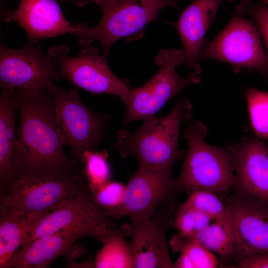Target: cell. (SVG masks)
Returning a JSON list of instances; mask_svg holds the SVG:
<instances>
[{"label":"cell","instance_id":"cell-15","mask_svg":"<svg viewBox=\"0 0 268 268\" xmlns=\"http://www.w3.org/2000/svg\"><path fill=\"white\" fill-rule=\"evenodd\" d=\"M3 17L24 29L31 44L76 31V25L70 24L56 0H20L16 9L4 11Z\"/></svg>","mask_w":268,"mask_h":268},{"label":"cell","instance_id":"cell-5","mask_svg":"<svg viewBox=\"0 0 268 268\" xmlns=\"http://www.w3.org/2000/svg\"><path fill=\"white\" fill-rule=\"evenodd\" d=\"M167 6L178 7V0H108L101 9L98 23L89 28L84 24L76 25L72 35L79 44L87 46L94 40L103 50L107 59L112 46L121 38L138 32L148 23L157 19L160 10Z\"/></svg>","mask_w":268,"mask_h":268},{"label":"cell","instance_id":"cell-18","mask_svg":"<svg viewBox=\"0 0 268 268\" xmlns=\"http://www.w3.org/2000/svg\"><path fill=\"white\" fill-rule=\"evenodd\" d=\"M80 236L60 231L39 238L22 248L14 257L10 268H46L62 256L69 266L76 265L74 259L81 255V246L74 245Z\"/></svg>","mask_w":268,"mask_h":268},{"label":"cell","instance_id":"cell-23","mask_svg":"<svg viewBox=\"0 0 268 268\" xmlns=\"http://www.w3.org/2000/svg\"><path fill=\"white\" fill-rule=\"evenodd\" d=\"M216 194L208 191L196 190L190 194L183 204L205 213L213 220L221 222L233 230L229 209Z\"/></svg>","mask_w":268,"mask_h":268},{"label":"cell","instance_id":"cell-11","mask_svg":"<svg viewBox=\"0 0 268 268\" xmlns=\"http://www.w3.org/2000/svg\"><path fill=\"white\" fill-rule=\"evenodd\" d=\"M65 44L51 48L47 55L57 67L61 76L76 88L96 94L125 96L131 90L124 81L109 68L106 59L99 56L98 51L86 47L76 57L70 56Z\"/></svg>","mask_w":268,"mask_h":268},{"label":"cell","instance_id":"cell-26","mask_svg":"<svg viewBox=\"0 0 268 268\" xmlns=\"http://www.w3.org/2000/svg\"><path fill=\"white\" fill-rule=\"evenodd\" d=\"M173 249L185 253L191 259L195 268L221 267L218 259L213 252L197 241L175 235L171 241Z\"/></svg>","mask_w":268,"mask_h":268},{"label":"cell","instance_id":"cell-28","mask_svg":"<svg viewBox=\"0 0 268 268\" xmlns=\"http://www.w3.org/2000/svg\"><path fill=\"white\" fill-rule=\"evenodd\" d=\"M126 187L121 183L109 181L90 193L95 202L112 217L123 203Z\"/></svg>","mask_w":268,"mask_h":268},{"label":"cell","instance_id":"cell-32","mask_svg":"<svg viewBox=\"0 0 268 268\" xmlns=\"http://www.w3.org/2000/svg\"><path fill=\"white\" fill-rule=\"evenodd\" d=\"M67 2H70V1H73L75 2L77 4H79L80 3V4H82L81 0H65ZM92 1H93L97 3L99 6L100 7V9L103 8L107 3L108 0H90Z\"/></svg>","mask_w":268,"mask_h":268},{"label":"cell","instance_id":"cell-33","mask_svg":"<svg viewBox=\"0 0 268 268\" xmlns=\"http://www.w3.org/2000/svg\"><path fill=\"white\" fill-rule=\"evenodd\" d=\"M266 79L267 82L268 83V71L263 75Z\"/></svg>","mask_w":268,"mask_h":268},{"label":"cell","instance_id":"cell-24","mask_svg":"<svg viewBox=\"0 0 268 268\" xmlns=\"http://www.w3.org/2000/svg\"><path fill=\"white\" fill-rule=\"evenodd\" d=\"M245 96L255 135L268 140V91L250 88L245 91Z\"/></svg>","mask_w":268,"mask_h":268},{"label":"cell","instance_id":"cell-1","mask_svg":"<svg viewBox=\"0 0 268 268\" xmlns=\"http://www.w3.org/2000/svg\"><path fill=\"white\" fill-rule=\"evenodd\" d=\"M19 123L13 163L16 180L77 173L56 124L53 97L46 88H19Z\"/></svg>","mask_w":268,"mask_h":268},{"label":"cell","instance_id":"cell-9","mask_svg":"<svg viewBox=\"0 0 268 268\" xmlns=\"http://www.w3.org/2000/svg\"><path fill=\"white\" fill-rule=\"evenodd\" d=\"M114 220L95 202L90 191L84 186L65 204L37 223L23 247L39 238L60 231H68L81 237H94L102 242L113 228Z\"/></svg>","mask_w":268,"mask_h":268},{"label":"cell","instance_id":"cell-10","mask_svg":"<svg viewBox=\"0 0 268 268\" xmlns=\"http://www.w3.org/2000/svg\"><path fill=\"white\" fill-rule=\"evenodd\" d=\"M175 163L139 166L126 187L123 203L112 216L131 220L153 218L155 210L176 196L179 190L172 177Z\"/></svg>","mask_w":268,"mask_h":268},{"label":"cell","instance_id":"cell-22","mask_svg":"<svg viewBox=\"0 0 268 268\" xmlns=\"http://www.w3.org/2000/svg\"><path fill=\"white\" fill-rule=\"evenodd\" d=\"M189 239L200 243L224 261L229 260L235 252L236 240L233 229L217 221Z\"/></svg>","mask_w":268,"mask_h":268},{"label":"cell","instance_id":"cell-8","mask_svg":"<svg viewBox=\"0 0 268 268\" xmlns=\"http://www.w3.org/2000/svg\"><path fill=\"white\" fill-rule=\"evenodd\" d=\"M204 44L201 60L225 62L236 72L246 69L264 75L268 71V57L253 21L234 16L213 40Z\"/></svg>","mask_w":268,"mask_h":268},{"label":"cell","instance_id":"cell-2","mask_svg":"<svg viewBox=\"0 0 268 268\" xmlns=\"http://www.w3.org/2000/svg\"><path fill=\"white\" fill-rule=\"evenodd\" d=\"M193 108L189 100L181 99L165 117L144 119L135 132L118 131L114 146L122 157H136L139 166L175 163L184 155L178 145L181 125L191 119Z\"/></svg>","mask_w":268,"mask_h":268},{"label":"cell","instance_id":"cell-20","mask_svg":"<svg viewBox=\"0 0 268 268\" xmlns=\"http://www.w3.org/2000/svg\"><path fill=\"white\" fill-rule=\"evenodd\" d=\"M24 222L18 215L0 206V268H9L13 260L28 239Z\"/></svg>","mask_w":268,"mask_h":268},{"label":"cell","instance_id":"cell-31","mask_svg":"<svg viewBox=\"0 0 268 268\" xmlns=\"http://www.w3.org/2000/svg\"><path fill=\"white\" fill-rule=\"evenodd\" d=\"M181 252L180 255L173 264L174 268H195L188 256L184 252Z\"/></svg>","mask_w":268,"mask_h":268},{"label":"cell","instance_id":"cell-27","mask_svg":"<svg viewBox=\"0 0 268 268\" xmlns=\"http://www.w3.org/2000/svg\"><path fill=\"white\" fill-rule=\"evenodd\" d=\"M212 220L205 213L182 204L178 210L173 226L178 231L180 236L191 238Z\"/></svg>","mask_w":268,"mask_h":268},{"label":"cell","instance_id":"cell-25","mask_svg":"<svg viewBox=\"0 0 268 268\" xmlns=\"http://www.w3.org/2000/svg\"><path fill=\"white\" fill-rule=\"evenodd\" d=\"M108 158L106 149L100 152L88 151L84 154L82 161L84 164L83 173L90 192L110 181L111 169Z\"/></svg>","mask_w":268,"mask_h":268},{"label":"cell","instance_id":"cell-6","mask_svg":"<svg viewBox=\"0 0 268 268\" xmlns=\"http://www.w3.org/2000/svg\"><path fill=\"white\" fill-rule=\"evenodd\" d=\"M46 88L53 97L54 119L65 145L72 161L82 163L84 154L95 150L101 141L108 117L86 106L76 87L66 91L52 82Z\"/></svg>","mask_w":268,"mask_h":268},{"label":"cell","instance_id":"cell-34","mask_svg":"<svg viewBox=\"0 0 268 268\" xmlns=\"http://www.w3.org/2000/svg\"><path fill=\"white\" fill-rule=\"evenodd\" d=\"M268 6V0H262Z\"/></svg>","mask_w":268,"mask_h":268},{"label":"cell","instance_id":"cell-14","mask_svg":"<svg viewBox=\"0 0 268 268\" xmlns=\"http://www.w3.org/2000/svg\"><path fill=\"white\" fill-rule=\"evenodd\" d=\"M224 202L231 214L235 252L238 253L240 260L268 252V204L237 193Z\"/></svg>","mask_w":268,"mask_h":268},{"label":"cell","instance_id":"cell-16","mask_svg":"<svg viewBox=\"0 0 268 268\" xmlns=\"http://www.w3.org/2000/svg\"><path fill=\"white\" fill-rule=\"evenodd\" d=\"M156 218L132 220L129 244L134 268H174L166 241L168 221L162 205Z\"/></svg>","mask_w":268,"mask_h":268},{"label":"cell","instance_id":"cell-17","mask_svg":"<svg viewBox=\"0 0 268 268\" xmlns=\"http://www.w3.org/2000/svg\"><path fill=\"white\" fill-rule=\"evenodd\" d=\"M233 0H194L174 23L183 45L184 64L200 74L204 36L221 3Z\"/></svg>","mask_w":268,"mask_h":268},{"label":"cell","instance_id":"cell-29","mask_svg":"<svg viewBox=\"0 0 268 268\" xmlns=\"http://www.w3.org/2000/svg\"><path fill=\"white\" fill-rule=\"evenodd\" d=\"M236 12L238 16H249L253 19L260 31L268 57V6L262 0H241Z\"/></svg>","mask_w":268,"mask_h":268},{"label":"cell","instance_id":"cell-4","mask_svg":"<svg viewBox=\"0 0 268 268\" xmlns=\"http://www.w3.org/2000/svg\"><path fill=\"white\" fill-rule=\"evenodd\" d=\"M84 186L83 178L77 173L60 178L18 180L0 194V206L20 217L29 235L40 219L65 204Z\"/></svg>","mask_w":268,"mask_h":268},{"label":"cell","instance_id":"cell-3","mask_svg":"<svg viewBox=\"0 0 268 268\" xmlns=\"http://www.w3.org/2000/svg\"><path fill=\"white\" fill-rule=\"evenodd\" d=\"M207 134L206 127L197 121L192 122L184 132L188 150L176 180L179 191L205 190L222 194L234 187V168L230 152L226 148L207 143Z\"/></svg>","mask_w":268,"mask_h":268},{"label":"cell","instance_id":"cell-13","mask_svg":"<svg viewBox=\"0 0 268 268\" xmlns=\"http://www.w3.org/2000/svg\"><path fill=\"white\" fill-rule=\"evenodd\" d=\"M234 168L236 193L268 204V146L265 140L244 136L226 147Z\"/></svg>","mask_w":268,"mask_h":268},{"label":"cell","instance_id":"cell-19","mask_svg":"<svg viewBox=\"0 0 268 268\" xmlns=\"http://www.w3.org/2000/svg\"><path fill=\"white\" fill-rule=\"evenodd\" d=\"M16 88H1L0 92V186L7 192L16 181L13 163L17 140Z\"/></svg>","mask_w":268,"mask_h":268},{"label":"cell","instance_id":"cell-7","mask_svg":"<svg viewBox=\"0 0 268 268\" xmlns=\"http://www.w3.org/2000/svg\"><path fill=\"white\" fill-rule=\"evenodd\" d=\"M156 63L161 67L160 69L145 83L131 89L121 98L126 109L123 125L155 115L169 99L184 88L201 81L199 74L195 72L186 77L176 72V67L184 64L182 49L161 51Z\"/></svg>","mask_w":268,"mask_h":268},{"label":"cell","instance_id":"cell-30","mask_svg":"<svg viewBox=\"0 0 268 268\" xmlns=\"http://www.w3.org/2000/svg\"><path fill=\"white\" fill-rule=\"evenodd\" d=\"M233 266L240 268H268V252L242 258L237 265Z\"/></svg>","mask_w":268,"mask_h":268},{"label":"cell","instance_id":"cell-21","mask_svg":"<svg viewBox=\"0 0 268 268\" xmlns=\"http://www.w3.org/2000/svg\"><path fill=\"white\" fill-rule=\"evenodd\" d=\"M130 231V225L125 229L113 228L102 242L92 267L97 268H134V259L129 243L125 236Z\"/></svg>","mask_w":268,"mask_h":268},{"label":"cell","instance_id":"cell-12","mask_svg":"<svg viewBox=\"0 0 268 268\" xmlns=\"http://www.w3.org/2000/svg\"><path fill=\"white\" fill-rule=\"evenodd\" d=\"M61 77L41 46L13 49L0 44V88H46Z\"/></svg>","mask_w":268,"mask_h":268}]
</instances>
